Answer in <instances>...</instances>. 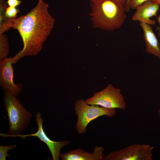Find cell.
<instances>
[{"mask_svg": "<svg viewBox=\"0 0 160 160\" xmlns=\"http://www.w3.org/2000/svg\"><path fill=\"white\" fill-rule=\"evenodd\" d=\"M158 112H159V115L160 116V108L159 109V110L158 111Z\"/></svg>", "mask_w": 160, "mask_h": 160, "instance_id": "7402d4cb", "label": "cell"}, {"mask_svg": "<svg viewBox=\"0 0 160 160\" xmlns=\"http://www.w3.org/2000/svg\"><path fill=\"white\" fill-rule=\"evenodd\" d=\"M89 0L91 1V2H95L99 1H100L102 0Z\"/></svg>", "mask_w": 160, "mask_h": 160, "instance_id": "44dd1931", "label": "cell"}, {"mask_svg": "<svg viewBox=\"0 0 160 160\" xmlns=\"http://www.w3.org/2000/svg\"><path fill=\"white\" fill-rule=\"evenodd\" d=\"M153 149L148 144H133L104 156L103 160H152Z\"/></svg>", "mask_w": 160, "mask_h": 160, "instance_id": "8992f818", "label": "cell"}, {"mask_svg": "<svg viewBox=\"0 0 160 160\" xmlns=\"http://www.w3.org/2000/svg\"><path fill=\"white\" fill-rule=\"evenodd\" d=\"M130 0H127L126 4L124 7V9L126 11L129 12L130 10L129 6Z\"/></svg>", "mask_w": 160, "mask_h": 160, "instance_id": "e0dca14e", "label": "cell"}, {"mask_svg": "<svg viewBox=\"0 0 160 160\" xmlns=\"http://www.w3.org/2000/svg\"><path fill=\"white\" fill-rule=\"evenodd\" d=\"M74 110L77 117L76 128L79 134L86 132L87 127L92 121L102 116L112 117L116 114L115 109L105 108L97 105L87 104L83 99L75 102Z\"/></svg>", "mask_w": 160, "mask_h": 160, "instance_id": "277c9868", "label": "cell"}, {"mask_svg": "<svg viewBox=\"0 0 160 160\" xmlns=\"http://www.w3.org/2000/svg\"><path fill=\"white\" fill-rule=\"evenodd\" d=\"M16 144L7 145H0V160H6V158L9 156L8 151L15 148Z\"/></svg>", "mask_w": 160, "mask_h": 160, "instance_id": "4fadbf2b", "label": "cell"}, {"mask_svg": "<svg viewBox=\"0 0 160 160\" xmlns=\"http://www.w3.org/2000/svg\"><path fill=\"white\" fill-rule=\"evenodd\" d=\"M148 0L152 1V0H130V8L134 9H136L137 7Z\"/></svg>", "mask_w": 160, "mask_h": 160, "instance_id": "9a60e30c", "label": "cell"}, {"mask_svg": "<svg viewBox=\"0 0 160 160\" xmlns=\"http://www.w3.org/2000/svg\"><path fill=\"white\" fill-rule=\"evenodd\" d=\"M6 3L9 6L16 7L21 4V1L20 0H7Z\"/></svg>", "mask_w": 160, "mask_h": 160, "instance_id": "2e32d148", "label": "cell"}, {"mask_svg": "<svg viewBox=\"0 0 160 160\" xmlns=\"http://www.w3.org/2000/svg\"><path fill=\"white\" fill-rule=\"evenodd\" d=\"M48 8V4L43 0H38L36 6L26 14L18 18H7L5 22L4 30L7 31L10 28L17 30L23 45V49L12 57L13 64H16L24 57L35 56L42 49L55 22Z\"/></svg>", "mask_w": 160, "mask_h": 160, "instance_id": "6da1fadb", "label": "cell"}, {"mask_svg": "<svg viewBox=\"0 0 160 160\" xmlns=\"http://www.w3.org/2000/svg\"><path fill=\"white\" fill-rule=\"evenodd\" d=\"M12 57H7L0 61V84L3 89L6 90L17 96L23 89V85L14 81V68Z\"/></svg>", "mask_w": 160, "mask_h": 160, "instance_id": "ba28073f", "label": "cell"}, {"mask_svg": "<svg viewBox=\"0 0 160 160\" xmlns=\"http://www.w3.org/2000/svg\"><path fill=\"white\" fill-rule=\"evenodd\" d=\"M122 5L124 7L125 6L127 0H114Z\"/></svg>", "mask_w": 160, "mask_h": 160, "instance_id": "ac0fdd59", "label": "cell"}, {"mask_svg": "<svg viewBox=\"0 0 160 160\" xmlns=\"http://www.w3.org/2000/svg\"><path fill=\"white\" fill-rule=\"evenodd\" d=\"M157 21L159 24V28L158 36L160 37V13L159 16L157 18Z\"/></svg>", "mask_w": 160, "mask_h": 160, "instance_id": "d6986e66", "label": "cell"}, {"mask_svg": "<svg viewBox=\"0 0 160 160\" xmlns=\"http://www.w3.org/2000/svg\"><path fill=\"white\" fill-rule=\"evenodd\" d=\"M20 12L19 9L16 7L9 6L6 9L5 17L9 19L15 18L16 17L17 14Z\"/></svg>", "mask_w": 160, "mask_h": 160, "instance_id": "5bb4252c", "label": "cell"}, {"mask_svg": "<svg viewBox=\"0 0 160 160\" xmlns=\"http://www.w3.org/2000/svg\"><path fill=\"white\" fill-rule=\"evenodd\" d=\"M104 150L103 147L96 146L93 152L91 153L82 149L78 148L66 153H60V157L63 160H103L104 156Z\"/></svg>", "mask_w": 160, "mask_h": 160, "instance_id": "30bf717a", "label": "cell"}, {"mask_svg": "<svg viewBox=\"0 0 160 160\" xmlns=\"http://www.w3.org/2000/svg\"><path fill=\"white\" fill-rule=\"evenodd\" d=\"M85 102L88 105H97L108 109L124 110L126 108L121 89L110 83L103 89L95 93Z\"/></svg>", "mask_w": 160, "mask_h": 160, "instance_id": "5b68a950", "label": "cell"}, {"mask_svg": "<svg viewBox=\"0 0 160 160\" xmlns=\"http://www.w3.org/2000/svg\"><path fill=\"white\" fill-rule=\"evenodd\" d=\"M36 121L38 127L37 132L35 133L28 134L17 135L15 137H19L25 139L30 136L38 137L41 141L45 143L48 148L53 160H59L60 151L63 148L70 143L68 140L55 141L51 140L45 133L43 127V120L41 113L38 112L36 114Z\"/></svg>", "mask_w": 160, "mask_h": 160, "instance_id": "52a82bcc", "label": "cell"}, {"mask_svg": "<svg viewBox=\"0 0 160 160\" xmlns=\"http://www.w3.org/2000/svg\"><path fill=\"white\" fill-rule=\"evenodd\" d=\"M4 101L9 122V128L6 134L1 133L3 137H15L25 129L29 125L32 115L27 110L16 96L5 89Z\"/></svg>", "mask_w": 160, "mask_h": 160, "instance_id": "3957f363", "label": "cell"}, {"mask_svg": "<svg viewBox=\"0 0 160 160\" xmlns=\"http://www.w3.org/2000/svg\"><path fill=\"white\" fill-rule=\"evenodd\" d=\"M8 39L6 35H0V61L7 57L9 54Z\"/></svg>", "mask_w": 160, "mask_h": 160, "instance_id": "7c38bea8", "label": "cell"}, {"mask_svg": "<svg viewBox=\"0 0 160 160\" xmlns=\"http://www.w3.org/2000/svg\"><path fill=\"white\" fill-rule=\"evenodd\" d=\"M153 2L160 4V0H152Z\"/></svg>", "mask_w": 160, "mask_h": 160, "instance_id": "ffe728a7", "label": "cell"}, {"mask_svg": "<svg viewBox=\"0 0 160 160\" xmlns=\"http://www.w3.org/2000/svg\"><path fill=\"white\" fill-rule=\"evenodd\" d=\"M90 6V16L94 28L108 31L117 29L126 18L124 7L114 0L91 2Z\"/></svg>", "mask_w": 160, "mask_h": 160, "instance_id": "7a4b0ae2", "label": "cell"}, {"mask_svg": "<svg viewBox=\"0 0 160 160\" xmlns=\"http://www.w3.org/2000/svg\"><path fill=\"white\" fill-rule=\"evenodd\" d=\"M140 25L143 31L146 51L160 59V44L151 27L143 22H140Z\"/></svg>", "mask_w": 160, "mask_h": 160, "instance_id": "8fae6325", "label": "cell"}, {"mask_svg": "<svg viewBox=\"0 0 160 160\" xmlns=\"http://www.w3.org/2000/svg\"><path fill=\"white\" fill-rule=\"evenodd\" d=\"M160 4L155 3L151 0L148 1L137 7L133 14L132 19L134 21L143 22L150 25L156 24V21L150 18L157 15Z\"/></svg>", "mask_w": 160, "mask_h": 160, "instance_id": "9c48e42d", "label": "cell"}]
</instances>
